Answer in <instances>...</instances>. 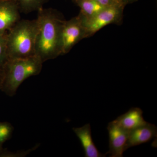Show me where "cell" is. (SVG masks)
Here are the masks:
<instances>
[{
  "mask_svg": "<svg viewBox=\"0 0 157 157\" xmlns=\"http://www.w3.org/2000/svg\"><path fill=\"white\" fill-rule=\"evenodd\" d=\"M38 12L35 52L44 63L62 55V30L66 20L59 12L52 8H43Z\"/></svg>",
  "mask_w": 157,
  "mask_h": 157,
  "instance_id": "obj_1",
  "label": "cell"
},
{
  "mask_svg": "<svg viewBox=\"0 0 157 157\" xmlns=\"http://www.w3.org/2000/svg\"><path fill=\"white\" fill-rule=\"evenodd\" d=\"M43 63L36 56L7 60L2 67L0 90L9 97H13L20 85L27 78L39 75L42 70Z\"/></svg>",
  "mask_w": 157,
  "mask_h": 157,
  "instance_id": "obj_2",
  "label": "cell"
},
{
  "mask_svg": "<svg viewBox=\"0 0 157 157\" xmlns=\"http://www.w3.org/2000/svg\"><path fill=\"white\" fill-rule=\"evenodd\" d=\"M38 30L37 18L20 19L7 34V54L9 59L26 58L36 56Z\"/></svg>",
  "mask_w": 157,
  "mask_h": 157,
  "instance_id": "obj_3",
  "label": "cell"
},
{
  "mask_svg": "<svg viewBox=\"0 0 157 157\" xmlns=\"http://www.w3.org/2000/svg\"><path fill=\"white\" fill-rule=\"evenodd\" d=\"M125 6L120 3H115L107 6L96 15L88 18L78 14L84 28L85 38L92 36L109 24L121 23Z\"/></svg>",
  "mask_w": 157,
  "mask_h": 157,
  "instance_id": "obj_4",
  "label": "cell"
},
{
  "mask_svg": "<svg viewBox=\"0 0 157 157\" xmlns=\"http://www.w3.org/2000/svg\"><path fill=\"white\" fill-rule=\"evenodd\" d=\"M85 38L84 28L78 15L65 21L62 34V55L68 53L73 46Z\"/></svg>",
  "mask_w": 157,
  "mask_h": 157,
  "instance_id": "obj_5",
  "label": "cell"
},
{
  "mask_svg": "<svg viewBox=\"0 0 157 157\" xmlns=\"http://www.w3.org/2000/svg\"><path fill=\"white\" fill-rule=\"evenodd\" d=\"M109 137V150L106 154L111 157H123L124 152L127 150L128 132L116 123L114 121L107 126Z\"/></svg>",
  "mask_w": 157,
  "mask_h": 157,
  "instance_id": "obj_6",
  "label": "cell"
},
{
  "mask_svg": "<svg viewBox=\"0 0 157 157\" xmlns=\"http://www.w3.org/2000/svg\"><path fill=\"white\" fill-rule=\"evenodd\" d=\"M14 0H0V32H8L21 19Z\"/></svg>",
  "mask_w": 157,
  "mask_h": 157,
  "instance_id": "obj_7",
  "label": "cell"
},
{
  "mask_svg": "<svg viewBox=\"0 0 157 157\" xmlns=\"http://www.w3.org/2000/svg\"><path fill=\"white\" fill-rule=\"evenodd\" d=\"M157 136V128L153 124L144 125L128 132L126 149L132 147L147 143Z\"/></svg>",
  "mask_w": 157,
  "mask_h": 157,
  "instance_id": "obj_8",
  "label": "cell"
},
{
  "mask_svg": "<svg viewBox=\"0 0 157 157\" xmlns=\"http://www.w3.org/2000/svg\"><path fill=\"white\" fill-rule=\"evenodd\" d=\"M73 131L78 137L83 147L86 157H104L106 154L101 153L93 141L90 124L80 128H74Z\"/></svg>",
  "mask_w": 157,
  "mask_h": 157,
  "instance_id": "obj_9",
  "label": "cell"
},
{
  "mask_svg": "<svg viewBox=\"0 0 157 157\" xmlns=\"http://www.w3.org/2000/svg\"><path fill=\"white\" fill-rule=\"evenodd\" d=\"M127 132H130L146 124L143 117V111L138 107H133L113 121Z\"/></svg>",
  "mask_w": 157,
  "mask_h": 157,
  "instance_id": "obj_10",
  "label": "cell"
},
{
  "mask_svg": "<svg viewBox=\"0 0 157 157\" xmlns=\"http://www.w3.org/2000/svg\"><path fill=\"white\" fill-rule=\"evenodd\" d=\"M73 1L80 8L79 14L86 18L94 16L107 7L95 1L91 0Z\"/></svg>",
  "mask_w": 157,
  "mask_h": 157,
  "instance_id": "obj_11",
  "label": "cell"
},
{
  "mask_svg": "<svg viewBox=\"0 0 157 157\" xmlns=\"http://www.w3.org/2000/svg\"><path fill=\"white\" fill-rule=\"evenodd\" d=\"M20 12L28 14L39 11L49 0H14Z\"/></svg>",
  "mask_w": 157,
  "mask_h": 157,
  "instance_id": "obj_12",
  "label": "cell"
},
{
  "mask_svg": "<svg viewBox=\"0 0 157 157\" xmlns=\"http://www.w3.org/2000/svg\"><path fill=\"white\" fill-rule=\"evenodd\" d=\"M14 128L8 122H0V151L3 148V145L7 140L11 138Z\"/></svg>",
  "mask_w": 157,
  "mask_h": 157,
  "instance_id": "obj_13",
  "label": "cell"
},
{
  "mask_svg": "<svg viewBox=\"0 0 157 157\" xmlns=\"http://www.w3.org/2000/svg\"><path fill=\"white\" fill-rule=\"evenodd\" d=\"M7 34V32H0V67H2L8 60Z\"/></svg>",
  "mask_w": 157,
  "mask_h": 157,
  "instance_id": "obj_14",
  "label": "cell"
},
{
  "mask_svg": "<svg viewBox=\"0 0 157 157\" xmlns=\"http://www.w3.org/2000/svg\"><path fill=\"white\" fill-rule=\"evenodd\" d=\"M91 1H95L104 6H111L115 3H119L115 1V0H91Z\"/></svg>",
  "mask_w": 157,
  "mask_h": 157,
  "instance_id": "obj_15",
  "label": "cell"
},
{
  "mask_svg": "<svg viewBox=\"0 0 157 157\" xmlns=\"http://www.w3.org/2000/svg\"><path fill=\"white\" fill-rule=\"evenodd\" d=\"M137 1V0H115V1H116L117 2L122 4L124 6L128 4L135 2Z\"/></svg>",
  "mask_w": 157,
  "mask_h": 157,
  "instance_id": "obj_16",
  "label": "cell"
},
{
  "mask_svg": "<svg viewBox=\"0 0 157 157\" xmlns=\"http://www.w3.org/2000/svg\"><path fill=\"white\" fill-rule=\"evenodd\" d=\"M2 67H0V88H1V83H2Z\"/></svg>",
  "mask_w": 157,
  "mask_h": 157,
  "instance_id": "obj_17",
  "label": "cell"
}]
</instances>
